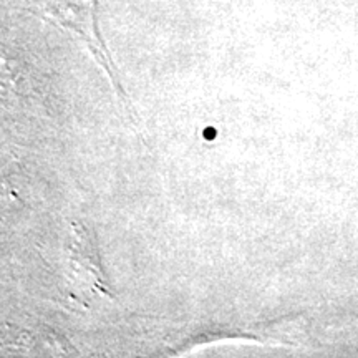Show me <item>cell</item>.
Here are the masks:
<instances>
[{
  "instance_id": "6da1fadb",
  "label": "cell",
  "mask_w": 358,
  "mask_h": 358,
  "mask_svg": "<svg viewBox=\"0 0 358 358\" xmlns=\"http://www.w3.org/2000/svg\"><path fill=\"white\" fill-rule=\"evenodd\" d=\"M19 6L40 19L52 22L53 25L60 27L65 32L73 34L88 48L96 64L105 71L110 83L113 85L118 101L129 111L131 120H134L128 95L120 83L118 71L115 69L105 40L101 37L100 25H98L96 0H19Z\"/></svg>"
}]
</instances>
